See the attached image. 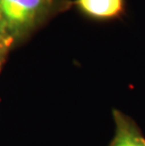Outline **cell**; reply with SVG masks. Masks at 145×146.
<instances>
[{
	"label": "cell",
	"instance_id": "3957f363",
	"mask_svg": "<svg viewBox=\"0 0 145 146\" xmlns=\"http://www.w3.org/2000/svg\"><path fill=\"white\" fill-rule=\"evenodd\" d=\"M76 5L89 16L98 19L117 17L123 10V0H76Z\"/></svg>",
	"mask_w": 145,
	"mask_h": 146
},
{
	"label": "cell",
	"instance_id": "277c9868",
	"mask_svg": "<svg viewBox=\"0 0 145 146\" xmlns=\"http://www.w3.org/2000/svg\"><path fill=\"white\" fill-rule=\"evenodd\" d=\"M13 43L14 41L11 38H7L0 41V73H1L2 67L5 63L6 58H7L9 50Z\"/></svg>",
	"mask_w": 145,
	"mask_h": 146
},
{
	"label": "cell",
	"instance_id": "5b68a950",
	"mask_svg": "<svg viewBox=\"0 0 145 146\" xmlns=\"http://www.w3.org/2000/svg\"><path fill=\"white\" fill-rule=\"evenodd\" d=\"M7 38H10V37H8L7 35H6L5 31L3 30L1 25H0V41H1V40H4V39H7Z\"/></svg>",
	"mask_w": 145,
	"mask_h": 146
},
{
	"label": "cell",
	"instance_id": "6da1fadb",
	"mask_svg": "<svg viewBox=\"0 0 145 146\" xmlns=\"http://www.w3.org/2000/svg\"><path fill=\"white\" fill-rule=\"evenodd\" d=\"M54 0H0V25L15 42L45 17Z\"/></svg>",
	"mask_w": 145,
	"mask_h": 146
},
{
	"label": "cell",
	"instance_id": "7a4b0ae2",
	"mask_svg": "<svg viewBox=\"0 0 145 146\" xmlns=\"http://www.w3.org/2000/svg\"><path fill=\"white\" fill-rule=\"evenodd\" d=\"M115 135L109 146H145V138L138 125L121 111H113Z\"/></svg>",
	"mask_w": 145,
	"mask_h": 146
}]
</instances>
